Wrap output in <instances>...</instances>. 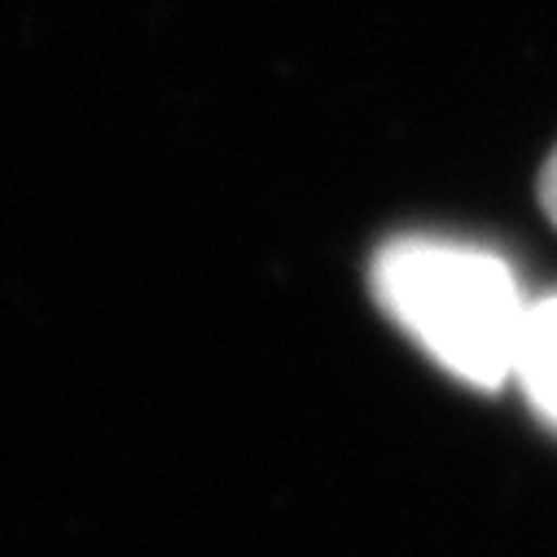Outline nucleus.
Instances as JSON below:
<instances>
[{"label": "nucleus", "mask_w": 557, "mask_h": 557, "mask_svg": "<svg viewBox=\"0 0 557 557\" xmlns=\"http://www.w3.org/2000/svg\"><path fill=\"white\" fill-rule=\"evenodd\" d=\"M373 295L453 377L487 391L513 377L531 304L500 255L444 237H399L373 259Z\"/></svg>", "instance_id": "nucleus-1"}, {"label": "nucleus", "mask_w": 557, "mask_h": 557, "mask_svg": "<svg viewBox=\"0 0 557 557\" xmlns=\"http://www.w3.org/2000/svg\"><path fill=\"white\" fill-rule=\"evenodd\" d=\"M513 377L522 382L535 412L557 426V295L527 308Z\"/></svg>", "instance_id": "nucleus-2"}, {"label": "nucleus", "mask_w": 557, "mask_h": 557, "mask_svg": "<svg viewBox=\"0 0 557 557\" xmlns=\"http://www.w3.org/2000/svg\"><path fill=\"white\" fill-rule=\"evenodd\" d=\"M540 202H544L548 220L557 224V150H553V159L544 163V176H540Z\"/></svg>", "instance_id": "nucleus-3"}]
</instances>
